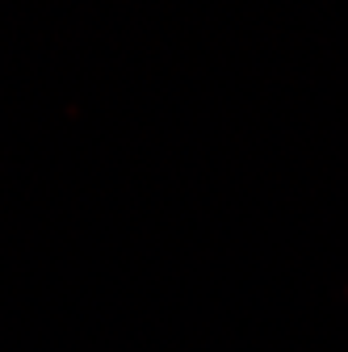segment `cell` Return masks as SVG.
<instances>
[]
</instances>
